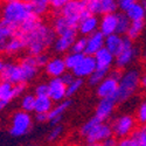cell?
I'll use <instances>...</instances> for the list:
<instances>
[{"label":"cell","mask_w":146,"mask_h":146,"mask_svg":"<svg viewBox=\"0 0 146 146\" xmlns=\"http://www.w3.org/2000/svg\"><path fill=\"white\" fill-rule=\"evenodd\" d=\"M26 44V52L29 55H39L46 53L50 47H53L56 39V33L52 25L41 22L31 32L25 34H19Z\"/></svg>","instance_id":"6da1fadb"},{"label":"cell","mask_w":146,"mask_h":146,"mask_svg":"<svg viewBox=\"0 0 146 146\" xmlns=\"http://www.w3.org/2000/svg\"><path fill=\"white\" fill-rule=\"evenodd\" d=\"M141 71L136 67L126 68L121 71L118 82V91L116 95L117 103H124L131 100L140 89Z\"/></svg>","instance_id":"7a4b0ae2"},{"label":"cell","mask_w":146,"mask_h":146,"mask_svg":"<svg viewBox=\"0 0 146 146\" xmlns=\"http://www.w3.org/2000/svg\"><path fill=\"white\" fill-rule=\"evenodd\" d=\"M33 15L34 13L31 5L25 0H14V1L4 3L1 9H0V18L9 21L18 27Z\"/></svg>","instance_id":"3957f363"},{"label":"cell","mask_w":146,"mask_h":146,"mask_svg":"<svg viewBox=\"0 0 146 146\" xmlns=\"http://www.w3.org/2000/svg\"><path fill=\"white\" fill-rule=\"evenodd\" d=\"M34 126V117L29 112L23 110H17L11 116L8 132L13 138H21L27 136L33 130Z\"/></svg>","instance_id":"277c9868"},{"label":"cell","mask_w":146,"mask_h":146,"mask_svg":"<svg viewBox=\"0 0 146 146\" xmlns=\"http://www.w3.org/2000/svg\"><path fill=\"white\" fill-rule=\"evenodd\" d=\"M111 127L113 132V137L116 139H121V138H126L132 136V133L135 132L137 129V120L136 117L132 116L130 113H121L113 118Z\"/></svg>","instance_id":"5b68a950"},{"label":"cell","mask_w":146,"mask_h":146,"mask_svg":"<svg viewBox=\"0 0 146 146\" xmlns=\"http://www.w3.org/2000/svg\"><path fill=\"white\" fill-rule=\"evenodd\" d=\"M56 13L66 18L72 25L77 26L80 20L89 14V11L87 8V0H70Z\"/></svg>","instance_id":"8992f818"},{"label":"cell","mask_w":146,"mask_h":146,"mask_svg":"<svg viewBox=\"0 0 146 146\" xmlns=\"http://www.w3.org/2000/svg\"><path fill=\"white\" fill-rule=\"evenodd\" d=\"M139 55H140V52L138 49V47H136L133 41L130 40L125 35V46L123 48V50L116 56L115 66L120 70L130 68L138 60Z\"/></svg>","instance_id":"52a82bcc"},{"label":"cell","mask_w":146,"mask_h":146,"mask_svg":"<svg viewBox=\"0 0 146 146\" xmlns=\"http://www.w3.org/2000/svg\"><path fill=\"white\" fill-rule=\"evenodd\" d=\"M0 80L6 81L11 84H27L26 76L20 62H12L8 61L6 62L1 74H0Z\"/></svg>","instance_id":"ba28073f"},{"label":"cell","mask_w":146,"mask_h":146,"mask_svg":"<svg viewBox=\"0 0 146 146\" xmlns=\"http://www.w3.org/2000/svg\"><path fill=\"white\" fill-rule=\"evenodd\" d=\"M113 137V132L111 124L108 121L100 120L91 130L88 135L84 137L88 144H96V143H103L108 139Z\"/></svg>","instance_id":"9c48e42d"},{"label":"cell","mask_w":146,"mask_h":146,"mask_svg":"<svg viewBox=\"0 0 146 146\" xmlns=\"http://www.w3.org/2000/svg\"><path fill=\"white\" fill-rule=\"evenodd\" d=\"M87 8L89 13L95 15L116 13L118 11V1L117 0H87Z\"/></svg>","instance_id":"30bf717a"},{"label":"cell","mask_w":146,"mask_h":146,"mask_svg":"<svg viewBox=\"0 0 146 146\" xmlns=\"http://www.w3.org/2000/svg\"><path fill=\"white\" fill-rule=\"evenodd\" d=\"M118 82L119 80L108 74L104 80L100 84H97V87H95L96 96L98 98H108V97H115L116 98L118 91Z\"/></svg>","instance_id":"8fae6325"},{"label":"cell","mask_w":146,"mask_h":146,"mask_svg":"<svg viewBox=\"0 0 146 146\" xmlns=\"http://www.w3.org/2000/svg\"><path fill=\"white\" fill-rule=\"evenodd\" d=\"M117 104L118 103L115 97L100 98L98 103H97V105L95 108V116L103 121H108L112 117Z\"/></svg>","instance_id":"7c38bea8"},{"label":"cell","mask_w":146,"mask_h":146,"mask_svg":"<svg viewBox=\"0 0 146 146\" xmlns=\"http://www.w3.org/2000/svg\"><path fill=\"white\" fill-rule=\"evenodd\" d=\"M48 87H49V94L48 96L55 102H62L67 100V84L63 82L61 77H52L48 81Z\"/></svg>","instance_id":"4fadbf2b"},{"label":"cell","mask_w":146,"mask_h":146,"mask_svg":"<svg viewBox=\"0 0 146 146\" xmlns=\"http://www.w3.org/2000/svg\"><path fill=\"white\" fill-rule=\"evenodd\" d=\"M44 74L52 78V77H61L64 72L68 71L64 58L62 56H53L49 57L48 62L46 63V66L43 67Z\"/></svg>","instance_id":"5bb4252c"},{"label":"cell","mask_w":146,"mask_h":146,"mask_svg":"<svg viewBox=\"0 0 146 146\" xmlns=\"http://www.w3.org/2000/svg\"><path fill=\"white\" fill-rule=\"evenodd\" d=\"M52 27L56 33V36H61V35H78L77 32V26L72 25L71 22H69L66 18H63L61 14L56 13L55 17L53 18L52 21Z\"/></svg>","instance_id":"9a60e30c"},{"label":"cell","mask_w":146,"mask_h":146,"mask_svg":"<svg viewBox=\"0 0 146 146\" xmlns=\"http://www.w3.org/2000/svg\"><path fill=\"white\" fill-rule=\"evenodd\" d=\"M96 61L92 55H84L83 60L77 64L76 68L71 70V72L74 74L75 77L86 80L88 78L92 72L96 70Z\"/></svg>","instance_id":"2e32d148"},{"label":"cell","mask_w":146,"mask_h":146,"mask_svg":"<svg viewBox=\"0 0 146 146\" xmlns=\"http://www.w3.org/2000/svg\"><path fill=\"white\" fill-rule=\"evenodd\" d=\"M98 29H100V18L98 15H95L91 13L83 17L77 25V32L82 36H89L90 34L97 32Z\"/></svg>","instance_id":"e0dca14e"},{"label":"cell","mask_w":146,"mask_h":146,"mask_svg":"<svg viewBox=\"0 0 146 146\" xmlns=\"http://www.w3.org/2000/svg\"><path fill=\"white\" fill-rule=\"evenodd\" d=\"M19 27L0 18V54H4L7 42L18 34Z\"/></svg>","instance_id":"ac0fdd59"},{"label":"cell","mask_w":146,"mask_h":146,"mask_svg":"<svg viewBox=\"0 0 146 146\" xmlns=\"http://www.w3.org/2000/svg\"><path fill=\"white\" fill-rule=\"evenodd\" d=\"M94 57H95V61H96V67H97L96 69L104 70V71L109 72L112 69V67L115 66L116 56L111 52H109L105 47L97 52L94 55Z\"/></svg>","instance_id":"d6986e66"},{"label":"cell","mask_w":146,"mask_h":146,"mask_svg":"<svg viewBox=\"0 0 146 146\" xmlns=\"http://www.w3.org/2000/svg\"><path fill=\"white\" fill-rule=\"evenodd\" d=\"M105 44V35L101 32L97 31L89 36H87V47H86V55H95L97 52L102 48H104Z\"/></svg>","instance_id":"ffe728a7"},{"label":"cell","mask_w":146,"mask_h":146,"mask_svg":"<svg viewBox=\"0 0 146 146\" xmlns=\"http://www.w3.org/2000/svg\"><path fill=\"white\" fill-rule=\"evenodd\" d=\"M71 106V101L70 100H64L62 102L56 103V105L53 106V109L50 110V112L48 113V123H50L52 125H56V124H61L66 112L69 110V108Z\"/></svg>","instance_id":"44dd1931"},{"label":"cell","mask_w":146,"mask_h":146,"mask_svg":"<svg viewBox=\"0 0 146 146\" xmlns=\"http://www.w3.org/2000/svg\"><path fill=\"white\" fill-rule=\"evenodd\" d=\"M117 21H118V12L116 13L103 14L100 18V29L105 36L115 34L117 31Z\"/></svg>","instance_id":"7402d4cb"},{"label":"cell","mask_w":146,"mask_h":146,"mask_svg":"<svg viewBox=\"0 0 146 146\" xmlns=\"http://www.w3.org/2000/svg\"><path fill=\"white\" fill-rule=\"evenodd\" d=\"M125 46V35H119L117 33L105 36L104 47L109 52H111L115 56H117Z\"/></svg>","instance_id":"603a6c76"},{"label":"cell","mask_w":146,"mask_h":146,"mask_svg":"<svg viewBox=\"0 0 146 146\" xmlns=\"http://www.w3.org/2000/svg\"><path fill=\"white\" fill-rule=\"evenodd\" d=\"M78 35H61V36H56V39L54 41L53 44V49L56 54H66L68 52H70L71 46L74 43L75 39L77 38Z\"/></svg>","instance_id":"cb8c5ba5"},{"label":"cell","mask_w":146,"mask_h":146,"mask_svg":"<svg viewBox=\"0 0 146 146\" xmlns=\"http://www.w3.org/2000/svg\"><path fill=\"white\" fill-rule=\"evenodd\" d=\"M23 50H26V44H25V41L22 40L21 36H19L18 34L12 38L6 47H5V50H4V54L9 56V57H13V56H17L19 54H21Z\"/></svg>","instance_id":"d4e9b609"},{"label":"cell","mask_w":146,"mask_h":146,"mask_svg":"<svg viewBox=\"0 0 146 146\" xmlns=\"http://www.w3.org/2000/svg\"><path fill=\"white\" fill-rule=\"evenodd\" d=\"M125 14L127 15V18L131 21H145L146 9L144 8V6L141 5L140 1L136 0V1L130 6V8L125 12Z\"/></svg>","instance_id":"484cf974"},{"label":"cell","mask_w":146,"mask_h":146,"mask_svg":"<svg viewBox=\"0 0 146 146\" xmlns=\"http://www.w3.org/2000/svg\"><path fill=\"white\" fill-rule=\"evenodd\" d=\"M54 101L49 96H36L34 113H49L54 106Z\"/></svg>","instance_id":"4316f807"},{"label":"cell","mask_w":146,"mask_h":146,"mask_svg":"<svg viewBox=\"0 0 146 146\" xmlns=\"http://www.w3.org/2000/svg\"><path fill=\"white\" fill-rule=\"evenodd\" d=\"M28 4L32 7L33 13L40 18H42L46 14L49 13V9L52 8L49 0H33V1H31Z\"/></svg>","instance_id":"83f0119b"},{"label":"cell","mask_w":146,"mask_h":146,"mask_svg":"<svg viewBox=\"0 0 146 146\" xmlns=\"http://www.w3.org/2000/svg\"><path fill=\"white\" fill-rule=\"evenodd\" d=\"M145 27H146V22L145 21H131V25L129 27L126 36L130 40L136 41L137 39L140 38L141 34L144 33Z\"/></svg>","instance_id":"f1b7e54d"},{"label":"cell","mask_w":146,"mask_h":146,"mask_svg":"<svg viewBox=\"0 0 146 146\" xmlns=\"http://www.w3.org/2000/svg\"><path fill=\"white\" fill-rule=\"evenodd\" d=\"M35 102H36V96L31 92H25L20 97V109L26 112H34L35 109Z\"/></svg>","instance_id":"f546056e"},{"label":"cell","mask_w":146,"mask_h":146,"mask_svg":"<svg viewBox=\"0 0 146 146\" xmlns=\"http://www.w3.org/2000/svg\"><path fill=\"white\" fill-rule=\"evenodd\" d=\"M84 55L83 53H76V52H68L64 54L63 58H64V62H66V66H67V69L68 70H72L74 68L77 67V64L81 62V61L83 60Z\"/></svg>","instance_id":"4dcf8cb0"},{"label":"cell","mask_w":146,"mask_h":146,"mask_svg":"<svg viewBox=\"0 0 146 146\" xmlns=\"http://www.w3.org/2000/svg\"><path fill=\"white\" fill-rule=\"evenodd\" d=\"M3 100L11 103L12 101L15 100V97L13 92V84L0 80V101Z\"/></svg>","instance_id":"1f68e13d"},{"label":"cell","mask_w":146,"mask_h":146,"mask_svg":"<svg viewBox=\"0 0 146 146\" xmlns=\"http://www.w3.org/2000/svg\"><path fill=\"white\" fill-rule=\"evenodd\" d=\"M131 25V20L124 12H118V21H117V31L116 33L119 35H126L129 27Z\"/></svg>","instance_id":"d6a6232c"},{"label":"cell","mask_w":146,"mask_h":146,"mask_svg":"<svg viewBox=\"0 0 146 146\" xmlns=\"http://www.w3.org/2000/svg\"><path fill=\"white\" fill-rule=\"evenodd\" d=\"M83 81L84 80H82V78L75 77L69 84H67V97L68 98L75 96L76 94H78V91L83 88V83H84Z\"/></svg>","instance_id":"836d02e7"},{"label":"cell","mask_w":146,"mask_h":146,"mask_svg":"<svg viewBox=\"0 0 146 146\" xmlns=\"http://www.w3.org/2000/svg\"><path fill=\"white\" fill-rule=\"evenodd\" d=\"M132 138L135 139L137 146H146V124L139 125L132 133Z\"/></svg>","instance_id":"e575fe53"},{"label":"cell","mask_w":146,"mask_h":146,"mask_svg":"<svg viewBox=\"0 0 146 146\" xmlns=\"http://www.w3.org/2000/svg\"><path fill=\"white\" fill-rule=\"evenodd\" d=\"M63 131H64V127L62 124L53 125V127L50 129V131L48 132V135H47V140L49 143H54V141L58 140L61 138V136L63 135Z\"/></svg>","instance_id":"d590c367"},{"label":"cell","mask_w":146,"mask_h":146,"mask_svg":"<svg viewBox=\"0 0 146 146\" xmlns=\"http://www.w3.org/2000/svg\"><path fill=\"white\" fill-rule=\"evenodd\" d=\"M136 120L139 125H145L146 124V98H144L137 108V111H136Z\"/></svg>","instance_id":"8d00e7d4"},{"label":"cell","mask_w":146,"mask_h":146,"mask_svg":"<svg viewBox=\"0 0 146 146\" xmlns=\"http://www.w3.org/2000/svg\"><path fill=\"white\" fill-rule=\"evenodd\" d=\"M109 74V72L104 71V70H100V69H96L92 74L88 77V83L90 84L91 87H97V84H100L104 77Z\"/></svg>","instance_id":"74e56055"},{"label":"cell","mask_w":146,"mask_h":146,"mask_svg":"<svg viewBox=\"0 0 146 146\" xmlns=\"http://www.w3.org/2000/svg\"><path fill=\"white\" fill-rule=\"evenodd\" d=\"M86 47H87V36H77L75 39L74 43L71 46V52H76V53H83L86 52Z\"/></svg>","instance_id":"f35d334b"},{"label":"cell","mask_w":146,"mask_h":146,"mask_svg":"<svg viewBox=\"0 0 146 146\" xmlns=\"http://www.w3.org/2000/svg\"><path fill=\"white\" fill-rule=\"evenodd\" d=\"M49 94V87L48 82H40L34 88V95L35 96H48Z\"/></svg>","instance_id":"ab89813d"},{"label":"cell","mask_w":146,"mask_h":146,"mask_svg":"<svg viewBox=\"0 0 146 146\" xmlns=\"http://www.w3.org/2000/svg\"><path fill=\"white\" fill-rule=\"evenodd\" d=\"M116 146H137V144H136L135 139L132 138V136H130L126 138L118 139L116 143Z\"/></svg>","instance_id":"60d3db41"},{"label":"cell","mask_w":146,"mask_h":146,"mask_svg":"<svg viewBox=\"0 0 146 146\" xmlns=\"http://www.w3.org/2000/svg\"><path fill=\"white\" fill-rule=\"evenodd\" d=\"M50 1V6L54 11H60L61 8H62L67 3H69L70 0H49Z\"/></svg>","instance_id":"b9f144b4"},{"label":"cell","mask_w":146,"mask_h":146,"mask_svg":"<svg viewBox=\"0 0 146 146\" xmlns=\"http://www.w3.org/2000/svg\"><path fill=\"white\" fill-rule=\"evenodd\" d=\"M136 0H121V1H118V9L120 12H125L130 8V6L135 3Z\"/></svg>","instance_id":"7bdbcfd3"},{"label":"cell","mask_w":146,"mask_h":146,"mask_svg":"<svg viewBox=\"0 0 146 146\" xmlns=\"http://www.w3.org/2000/svg\"><path fill=\"white\" fill-rule=\"evenodd\" d=\"M116 143H117L116 138L112 137V138L108 139V140H105V141H103V143H96V144H88V143H87L84 146H116Z\"/></svg>","instance_id":"ee69618b"},{"label":"cell","mask_w":146,"mask_h":146,"mask_svg":"<svg viewBox=\"0 0 146 146\" xmlns=\"http://www.w3.org/2000/svg\"><path fill=\"white\" fill-rule=\"evenodd\" d=\"M34 120L39 124H43V123H48V113H35L34 116Z\"/></svg>","instance_id":"f6af8a7d"},{"label":"cell","mask_w":146,"mask_h":146,"mask_svg":"<svg viewBox=\"0 0 146 146\" xmlns=\"http://www.w3.org/2000/svg\"><path fill=\"white\" fill-rule=\"evenodd\" d=\"M61 78L63 80V82H64L66 84H69L72 80L75 78V76H74V74H72V72H71L70 70H68L67 72H64V74H63L62 76H61Z\"/></svg>","instance_id":"bcb514c9"},{"label":"cell","mask_w":146,"mask_h":146,"mask_svg":"<svg viewBox=\"0 0 146 146\" xmlns=\"http://www.w3.org/2000/svg\"><path fill=\"white\" fill-rule=\"evenodd\" d=\"M140 89L146 91V70L141 72V77H140Z\"/></svg>","instance_id":"7dc6e473"},{"label":"cell","mask_w":146,"mask_h":146,"mask_svg":"<svg viewBox=\"0 0 146 146\" xmlns=\"http://www.w3.org/2000/svg\"><path fill=\"white\" fill-rule=\"evenodd\" d=\"M8 104H9V103H8V102H6V101H4V100H3V101H0V112H1V111L4 110V109L8 105Z\"/></svg>","instance_id":"c3c4849f"},{"label":"cell","mask_w":146,"mask_h":146,"mask_svg":"<svg viewBox=\"0 0 146 146\" xmlns=\"http://www.w3.org/2000/svg\"><path fill=\"white\" fill-rule=\"evenodd\" d=\"M140 56H141V60H143V62H144V63H146V46L144 47L143 52L140 53Z\"/></svg>","instance_id":"681fc988"},{"label":"cell","mask_w":146,"mask_h":146,"mask_svg":"<svg viewBox=\"0 0 146 146\" xmlns=\"http://www.w3.org/2000/svg\"><path fill=\"white\" fill-rule=\"evenodd\" d=\"M5 64H6V61L1 56H0V74H1V71H3V69L5 67Z\"/></svg>","instance_id":"f907efd6"},{"label":"cell","mask_w":146,"mask_h":146,"mask_svg":"<svg viewBox=\"0 0 146 146\" xmlns=\"http://www.w3.org/2000/svg\"><path fill=\"white\" fill-rule=\"evenodd\" d=\"M140 3H141V5L144 6V8L146 9V0H140Z\"/></svg>","instance_id":"816d5d0a"},{"label":"cell","mask_w":146,"mask_h":146,"mask_svg":"<svg viewBox=\"0 0 146 146\" xmlns=\"http://www.w3.org/2000/svg\"><path fill=\"white\" fill-rule=\"evenodd\" d=\"M26 146H38V145H35V144H29V145H26Z\"/></svg>","instance_id":"f5cc1de1"},{"label":"cell","mask_w":146,"mask_h":146,"mask_svg":"<svg viewBox=\"0 0 146 146\" xmlns=\"http://www.w3.org/2000/svg\"><path fill=\"white\" fill-rule=\"evenodd\" d=\"M25 1H27V3H31V1H33V0H25Z\"/></svg>","instance_id":"db71d44e"},{"label":"cell","mask_w":146,"mask_h":146,"mask_svg":"<svg viewBox=\"0 0 146 146\" xmlns=\"http://www.w3.org/2000/svg\"><path fill=\"white\" fill-rule=\"evenodd\" d=\"M117 1H121V0H117Z\"/></svg>","instance_id":"11a10c76"},{"label":"cell","mask_w":146,"mask_h":146,"mask_svg":"<svg viewBox=\"0 0 146 146\" xmlns=\"http://www.w3.org/2000/svg\"><path fill=\"white\" fill-rule=\"evenodd\" d=\"M145 22H146V19H145Z\"/></svg>","instance_id":"9f6ffc18"}]
</instances>
